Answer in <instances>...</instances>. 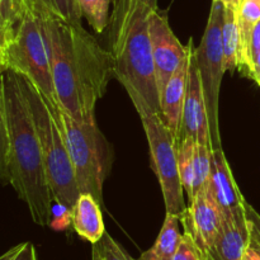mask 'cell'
I'll return each instance as SVG.
<instances>
[{
	"mask_svg": "<svg viewBox=\"0 0 260 260\" xmlns=\"http://www.w3.org/2000/svg\"><path fill=\"white\" fill-rule=\"evenodd\" d=\"M259 53H260V20L256 23L255 27H254L253 29V33H251L245 65H244L243 70H241V73L248 75L249 78H250L251 73H253L254 66H255L256 60H258Z\"/></svg>",
	"mask_w": 260,
	"mask_h": 260,
	"instance_id": "cell-25",
	"label": "cell"
},
{
	"mask_svg": "<svg viewBox=\"0 0 260 260\" xmlns=\"http://www.w3.org/2000/svg\"><path fill=\"white\" fill-rule=\"evenodd\" d=\"M0 13H2L4 17H7L8 19H10L12 22H14L15 24L20 22V18L18 15L17 10H15L14 4H13L12 0H0Z\"/></svg>",
	"mask_w": 260,
	"mask_h": 260,
	"instance_id": "cell-29",
	"label": "cell"
},
{
	"mask_svg": "<svg viewBox=\"0 0 260 260\" xmlns=\"http://www.w3.org/2000/svg\"><path fill=\"white\" fill-rule=\"evenodd\" d=\"M66 145L80 193H89L103 207V185L112 168V149L95 118L75 121L60 109Z\"/></svg>",
	"mask_w": 260,
	"mask_h": 260,
	"instance_id": "cell-5",
	"label": "cell"
},
{
	"mask_svg": "<svg viewBox=\"0 0 260 260\" xmlns=\"http://www.w3.org/2000/svg\"><path fill=\"white\" fill-rule=\"evenodd\" d=\"M188 48H189V68H188L187 94H185L182 128H180V139L178 145L187 137H192L197 144L212 147L207 107L201 85L200 73L196 61V47L192 38L188 41Z\"/></svg>",
	"mask_w": 260,
	"mask_h": 260,
	"instance_id": "cell-10",
	"label": "cell"
},
{
	"mask_svg": "<svg viewBox=\"0 0 260 260\" xmlns=\"http://www.w3.org/2000/svg\"><path fill=\"white\" fill-rule=\"evenodd\" d=\"M149 142L151 168L159 180L167 213L182 216L187 210L184 189L178 168L177 140L165 126L160 114L140 117Z\"/></svg>",
	"mask_w": 260,
	"mask_h": 260,
	"instance_id": "cell-8",
	"label": "cell"
},
{
	"mask_svg": "<svg viewBox=\"0 0 260 260\" xmlns=\"http://www.w3.org/2000/svg\"><path fill=\"white\" fill-rule=\"evenodd\" d=\"M121 2V0H114V4H117V3H119Z\"/></svg>",
	"mask_w": 260,
	"mask_h": 260,
	"instance_id": "cell-39",
	"label": "cell"
},
{
	"mask_svg": "<svg viewBox=\"0 0 260 260\" xmlns=\"http://www.w3.org/2000/svg\"><path fill=\"white\" fill-rule=\"evenodd\" d=\"M33 13L38 15H51L60 18L66 23L81 27V14L76 0H32Z\"/></svg>",
	"mask_w": 260,
	"mask_h": 260,
	"instance_id": "cell-19",
	"label": "cell"
},
{
	"mask_svg": "<svg viewBox=\"0 0 260 260\" xmlns=\"http://www.w3.org/2000/svg\"><path fill=\"white\" fill-rule=\"evenodd\" d=\"M38 15V14H37ZM53 85L63 112L75 121L95 118V106L113 75V57L93 35L51 15H38Z\"/></svg>",
	"mask_w": 260,
	"mask_h": 260,
	"instance_id": "cell-1",
	"label": "cell"
},
{
	"mask_svg": "<svg viewBox=\"0 0 260 260\" xmlns=\"http://www.w3.org/2000/svg\"><path fill=\"white\" fill-rule=\"evenodd\" d=\"M188 68H189V48H188L187 58L173 74L160 96V109H161L160 117L177 140V146L180 139L183 109H184L185 94H187Z\"/></svg>",
	"mask_w": 260,
	"mask_h": 260,
	"instance_id": "cell-14",
	"label": "cell"
},
{
	"mask_svg": "<svg viewBox=\"0 0 260 260\" xmlns=\"http://www.w3.org/2000/svg\"><path fill=\"white\" fill-rule=\"evenodd\" d=\"M14 4L15 10H17L18 15L22 19L28 12H33V2L32 0H12Z\"/></svg>",
	"mask_w": 260,
	"mask_h": 260,
	"instance_id": "cell-30",
	"label": "cell"
},
{
	"mask_svg": "<svg viewBox=\"0 0 260 260\" xmlns=\"http://www.w3.org/2000/svg\"><path fill=\"white\" fill-rule=\"evenodd\" d=\"M8 155H9V134H8L7 114H5L3 83L0 78V185L9 183Z\"/></svg>",
	"mask_w": 260,
	"mask_h": 260,
	"instance_id": "cell-23",
	"label": "cell"
},
{
	"mask_svg": "<svg viewBox=\"0 0 260 260\" xmlns=\"http://www.w3.org/2000/svg\"><path fill=\"white\" fill-rule=\"evenodd\" d=\"M250 78L253 79L256 84H258L259 88H260V53L258 56V60H256V62H255V66H254V70H253V73H251Z\"/></svg>",
	"mask_w": 260,
	"mask_h": 260,
	"instance_id": "cell-32",
	"label": "cell"
},
{
	"mask_svg": "<svg viewBox=\"0 0 260 260\" xmlns=\"http://www.w3.org/2000/svg\"><path fill=\"white\" fill-rule=\"evenodd\" d=\"M0 260H38L36 249L32 243H22L9 249L5 254L0 256Z\"/></svg>",
	"mask_w": 260,
	"mask_h": 260,
	"instance_id": "cell-27",
	"label": "cell"
},
{
	"mask_svg": "<svg viewBox=\"0 0 260 260\" xmlns=\"http://www.w3.org/2000/svg\"><path fill=\"white\" fill-rule=\"evenodd\" d=\"M152 10L140 3L114 7L109 43L113 76L122 84L140 117L160 114V91L149 35Z\"/></svg>",
	"mask_w": 260,
	"mask_h": 260,
	"instance_id": "cell-3",
	"label": "cell"
},
{
	"mask_svg": "<svg viewBox=\"0 0 260 260\" xmlns=\"http://www.w3.org/2000/svg\"><path fill=\"white\" fill-rule=\"evenodd\" d=\"M91 260H104L103 254H102L101 245L98 243L93 244V250H91Z\"/></svg>",
	"mask_w": 260,
	"mask_h": 260,
	"instance_id": "cell-33",
	"label": "cell"
},
{
	"mask_svg": "<svg viewBox=\"0 0 260 260\" xmlns=\"http://www.w3.org/2000/svg\"><path fill=\"white\" fill-rule=\"evenodd\" d=\"M239 36H240V62L239 70H243L248 55L249 43L254 27L260 20V0H244L236 10Z\"/></svg>",
	"mask_w": 260,
	"mask_h": 260,
	"instance_id": "cell-18",
	"label": "cell"
},
{
	"mask_svg": "<svg viewBox=\"0 0 260 260\" xmlns=\"http://www.w3.org/2000/svg\"><path fill=\"white\" fill-rule=\"evenodd\" d=\"M172 260H202L200 250L189 234L183 233L182 240Z\"/></svg>",
	"mask_w": 260,
	"mask_h": 260,
	"instance_id": "cell-26",
	"label": "cell"
},
{
	"mask_svg": "<svg viewBox=\"0 0 260 260\" xmlns=\"http://www.w3.org/2000/svg\"><path fill=\"white\" fill-rule=\"evenodd\" d=\"M2 83L9 134V183L19 200L27 205L35 223L50 226L53 202L29 104L17 73L5 70Z\"/></svg>",
	"mask_w": 260,
	"mask_h": 260,
	"instance_id": "cell-2",
	"label": "cell"
},
{
	"mask_svg": "<svg viewBox=\"0 0 260 260\" xmlns=\"http://www.w3.org/2000/svg\"><path fill=\"white\" fill-rule=\"evenodd\" d=\"M83 18L95 33H103L109 24V7L112 0H76Z\"/></svg>",
	"mask_w": 260,
	"mask_h": 260,
	"instance_id": "cell-21",
	"label": "cell"
},
{
	"mask_svg": "<svg viewBox=\"0 0 260 260\" xmlns=\"http://www.w3.org/2000/svg\"><path fill=\"white\" fill-rule=\"evenodd\" d=\"M221 2L223 3L225 7H230L233 8V9L238 10V8L240 7V4L244 2V0H221Z\"/></svg>",
	"mask_w": 260,
	"mask_h": 260,
	"instance_id": "cell-35",
	"label": "cell"
},
{
	"mask_svg": "<svg viewBox=\"0 0 260 260\" xmlns=\"http://www.w3.org/2000/svg\"><path fill=\"white\" fill-rule=\"evenodd\" d=\"M179 225V216L167 213L161 230L152 248L145 251L137 260H172L183 236Z\"/></svg>",
	"mask_w": 260,
	"mask_h": 260,
	"instance_id": "cell-16",
	"label": "cell"
},
{
	"mask_svg": "<svg viewBox=\"0 0 260 260\" xmlns=\"http://www.w3.org/2000/svg\"><path fill=\"white\" fill-rule=\"evenodd\" d=\"M0 60L4 61V51L0 50Z\"/></svg>",
	"mask_w": 260,
	"mask_h": 260,
	"instance_id": "cell-38",
	"label": "cell"
},
{
	"mask_svg": "<svg viewBox=\"0 0 260 260\" xmlns=\"http://www.w3.org/2000/svg\"><path fill=\"white\" fill-rule=\"evenodd\" d=\"M149 35L152 57L155 63L156 81L160 96L165 85L187 58L188 45L184 46L173 32L165 13L152 10L149 17Z\"/></svg>",
	"mask_w": 260,
	"mask_h": 260,
	"instance_id": "cell-9",
	"label": "cell"
},
{
	"mask_svg": "<svg viewBox=\"0 0 260 260\" xmlns=\"http://www.w3.org/2000/svg\"><path fill=\"white\" fill-rule=\"evenodd\" d=\"M211 161H212V147L201 144L196 145L193 198H194L200 192L207 189L211 175ZM190 202H192V201H190Z\"/></svg>",
	"mask_w": 260,
	"mask_h": 260,
	"instance_id": "cell-22",
	"label": "cell"
},
{
	"mask_svg": "<svg viewBox=\"0 0 260 260\" xmlns=\"http://www.w3.org/2000/svg\"><path fill=\"white\" fill-rule=\"evenodd\" d=\"M222 51H223V69L234 73L239 69L240 62V36H239L238 17L236 10L230 7H225L222 32Z\"/></svg>",
	"mask_w": 260,
	"mask_h": 260,
	"instance_id": "cell-17",
	"label": "cell"
},
{
	"mask_svg": "<svg viewBox=\"0 0 260 260\" xmlns=\"http://www.w3.org/2000/svg\"><path fill=\"white\" fill-rule=\"evenodd\" d=\"M196 145L197 142L192 137H187L178 145V168H179L180 183L188 197V202H190L193 198Z\"/></svg>",
	"mask_w": 260,
	"mask_h": 260,
	"instance_id": "cell-20",
	"label": "cell"
},
{
	"mask_svg": "<svg viewBox=\"0 0 260 260\" xmlns=\"http://www.w3.org/2000/svg\"><path fill=\"white\" fill-rule=\"evenodd\" d=\"M124 2L140 3V4L145 5V7H147V8H149V9L157 10V0H121V2H119L118 4H114V7H117V5L122 4V3H124Z\"/></svg>",
	"mask_w": 260,
	"mask_h": 260,
	"instance_id": "cell-31",
	"label": "cell"
},
{
	"mask_svg": "<svg viewBox=\"0 0 260 260\" xmlns=\"http://www.w3.org/2000/svg\"><path fill=\"white\" fill-rule=\"evenodd\" d=\"M250 248H253L254 250H255L256 253H258V255L260 256V246H258V245H250Z\"/></svg>",
	"mask_w": 260,
	"mask_h": 260,
	"instance_id": "cell-37",
	"label": "cell"
},
{
	"mask_svg": "<svg viewBox=\"0 0 260 260\" xmlns=\"http://www.w3.org/2000/svg\"><path fill=\"white\" fill-rule=\"evenodd\" d=\"M223 17H225L223 3L221 0H212L210 17L202 41L194 50L201 85L207 107L212 150L222 149L220 124H218V102H220L221 83L225 74L222 38H221Z\"/></svg>",
	"mask_w": 260,
	"mask_h": 260,
	"instance_id": "cell-7",
	"label": "cell"
},
{
	"mask_svg": "<svg viewBox=\"0 0 260 260\" xmlns=\"http://www.w3.org/2000/svg\"><path fill=\"white\" fill-rule=\"evenodd\" d=\"M102 254L104 260H137L134 259L109 234L104 233L103 238L99 240Z\"/></svg>",
	"mask_w": 260,
	"mask_h": 260,
	"instance_id": "cell-24",
	"label": "cell"
},
{
	"mask_svg": "<svg viewBox=\"0 0 260 260\" xmlns=\"http://www.w3.org/2000/svg\"><path fill=\"white\" fill-rule=\"evenodd\" d=\"M17 25L0 13V50L4 51L15 36Z\"/></svg>",
	"mask_w": 260,
	"mask_h": 260,
	"instance_id": "cell-28",
	"label": "cell"
},
{
	"mask_svg": "<svg viewBox=\"0 0 260 260\" xmlns=\"http://www.w3.org/2000/svg\"><path fill=\"white\" fill-rule=\"evenodd\" d=\"M5 70H7V66H5L4 61H3V60H0V78H2L3 73H4Z\"/></svg>",
	"mask_w": 260,
	"mask_h": 260,
	"instance_id": "cell-36",
	"label": "cell"
},
{
	"mask_svg": "<svg viewBox=\"0 0 260 260\" xmlns=\"http://www.w3.org/2000/svg\"><path fill=\"white\" fill-rule=\"evenodd\" d=\"M18 75L20 88L29 104L36 131L40 139L46 175L53 205L73 211L80 196L73 162L66 145L60 113H55L45 96L24 76Z\"/></svg>",
	"mask_w": 260,
	"mask_h": 260,
	"instance_id": "cell-4",
	"label": "cell"
},
{
	"mask_svg": "<svg viewBox=\"0 0 260 260\" xmlns=\"http://www.w3.org/2000/svg\"><path fill=\"white\" fill-rule=\"evenodd\" d=\"M207 194L220 208L223 217L230 216L236 208L245 205L243 194L239 190L233 170L226 160L222 149L212 150L211 175L207 185Z\"/></svg>",
	"mask_w": 260,
	"mask_h": 260,
	"instance_id": "cell-13",
	"label": "cell"
},
{
	"mask_svg": "<svg viewBox=\"0 0 260 260\" xmlns=\"http://www.w3.org/2000/svg\"><path fill=\"white\" fill-rule=\"evenodd\" d=\"M243 260H260V256L253 248H249L248 251H246V254L244 255Z\"/></svg>",
	"mask_w": 260,
	"mask_h": 260,
	"instance_id": "cell-34",
	"label": "cell"
},
{
	"mask_svg": "<svg viewBox=\"0 0 260 260\" xmlns=\"http://www.w3.org/2000/svg\"><path fill=\"white\" fill-rule=\"evenodd\" d=\"M222 217L220 208L208 197L207 189L198 193L180 216L183 230L192 236L202 260L207 259L222 225Z\"/></svg>",
	"mask_w": 260,
	"mask_h": 260,
	"instance_id": "cell-11",
	"label": "cell"
},
{
	"mask_svg": "<svg viewBox=\"0 0 260 260\" xmlns=\"http://www.w3.org/2000/svg\"><path fill=\"white\" fill-rule=\"evenodd\" d=\"M250 241L251 228L245 202L230 216L222 217V225L206 260H243Z\"/></svg>",
	"mask_w": 260,
	"mask_h": 260,
	"instance_id": "cell-12",
	"label": "cell"
},
{
	"mask_svg": "<svg viewBox=\"0 0 260 260\" xmlns=\"http://www.w3.org/2000/svg\"><path fill=\"white\" fill-rule=\"evenodd\" d=\"M4 63L7 70L9 69L28 79L45 96L55 113H60L47 46L36 13L28 12L18 23L14 38L4 50Z\"/></svg>",
	"mask_w": 260,
	"mask_h": 260,
	"instance_id": "cell-6",
	"label": "cell"
},
{
	"mask_svg": "<svg viewBox=\"0 0 260 260\" xmlns=\"http://www.w3.org/2000/svg\"><path fill=\"white\" fill-rule=\"evenodd\" d=\"M71 223L76 234L91 244L98 243L106 233L101 205L89 193H80L76 200L71 213Z\"/></svg>",
	"mask_w": 260,
	"mask_h": 260,
	"instance_id": "cell-15",
	"label": "cell"
}]
</instances>
